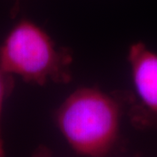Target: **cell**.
Masks as SVG:
<instances>
[{
	"mask_svg": "<svg viewBox=\"0 0 157 157\" xmlns=\"http://www.w3.org/2000/svg\"><path fill=\"white\" fill-rule=\"evenodd\" d=\"M120 98L97 86H84L63 101L55 113V122L76 154L106 156L114 150L123 114L124 97Z\"/></svg>",
	"mask_w": 157,
	"mask_h": 157,
	"instance_id": "obj_1",
	"label": "cell"
},
{
	"mask_svg": "<svg viewBox=\"0 0 157 157\" xmlns=\"http://www.w3.org/2000/svg\"><path fill=\"white\" fill-rule=\"evenodd\" d=\"M73 55L59 47L49 33L24 18L11 28L0 45V70L27 83L67 84L72 79Z\"/></svg>",
	"mask_w": 157,
	"mask_h": 157,
	"instance_id": "obj_2",
	"label": "cell"
},
{
	"mask_svg": "<svg viewBox=\"0 0 157 157\" xmlns=\"http://www.w3.org/2000/svg\"><path fill=\"white\" fill-rule=\"evenodd\" d=\"M128 61L137 98L133 118L139 126L157 128V52L136 42L129 47Z\"/></svg>",
	"mask_w": 157,
	"mask_h": 157,
	"instance_id": "obj_3",
	"label": "cell"
},
{
	"mask_svg": "<svg viewBox=\"0 0 157 157\" xmlns=\"http://www.w3.org/2000/svg\"><path fill=\"white\" fill-rule=\"evenodd\" d=\"M13 78L12 75L6 73L0 70V156L5 155V147L1 133V115L3 111V107L6 98L10 95L13 88Z\"/></svg>",
	"mask_w": 157,
	"mask_h": 157,
	"instance_id": "obj_4",
	"label": "cell"
},
{
	"mask_svg": "<svg viewBox=\"0 0 157 157\" xmlns=\"http://www.w3.org/2000/svg\"><path fill=\"white\" fill-rule=\"evenodd\" d=\"M15 2H16V6L18 5V2H19V0H15Z\"/></svg>",
	"mask_w": 157,
	"mask_h": 157,
	"instance_id": "obj_5",
	"label": "cell"
}]
</instances>
